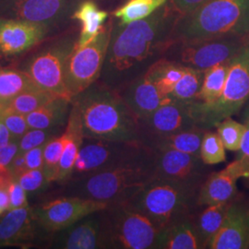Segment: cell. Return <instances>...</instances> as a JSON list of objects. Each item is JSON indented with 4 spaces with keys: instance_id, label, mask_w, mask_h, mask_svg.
I'll list each match as a JSON object with an SVG mask.
<instances>
[{
    "instance_id": "cell-1",
    "label": "cell",
    "mask_w": 249,
    "mask_h": 249,
    "mask_svg": "<svg viewBox=\"0 0 249 249\" xmlns=\"http://www.w3.org/2000/svg\"><path fill=\"white\" fill-rule=\"evenodd\" d=\"M180 14L167 1L148 18L120 24L113 18L107 58L100 79L112 89L141 76L173 45Z\"/></svg>"
},
{
    "instance_id": "cell-2",
    "label": "cell",
    "mask_w": 249,
    "mask_h": 249,
    "mask_svg": "<svg viewBox=\"0 0 249 249\" xmlns=\"http://www.w3.org/2000/svg\"><path fill=\"white\" fill-rule=\"evenodd\" d=\"M72 102L79 107L84 138L144 143L139 118L116 89L95 82Z\"/></svg>"
},
{
    "instance_id": "cell-3",
    "label": "cell",
    "mask_w": 249,
    "mask_h": 249,
    "mask_svg": "<svg viewBox=\"0 0 249 249\" xmlns=\"http://www.w3.org/2000/svg\"><path fill=\"white\" fill-rule=\"evenodd\" d=\"M249 36V0H204L180 15L172 41L187 43L223 36Z\"/></svg>"
},
{
    "instance_id": "cell-4",
    "label": "cell",
    "mask_w": 249,
    "mask_h": 249,
    "mask_svg": "<svg viewBox=\"0 0 249 249\" xmlns=\"http://www.w3.org/2000/svg\"><path fill=\"white\" fill-rule=\"evenodd\" d=\"M152 180L154 150L148 147L114 167L82 178L78 196L111 204L128 199Z\"/></svg>"
},
{
    "instance_id": "cell-5",
    "label": "cell",
    "mask_w": 249,
    "mask_h": 249,
    "mask_svg": "<svg viewBox=\"0 0 249 249\" xmlns=\"http://www.w3.org/2000/svg\"><path fill=\"white\" fill-rule=\"evenodd\" d=\"M79 34L80 29L71 24L49 36L18 69L26 72L39 88L72 102L65 85V70Z\"/></svg>"
},
{
    "instance_id": "cell-6",
    "label": "cell",
    "mask_w": 249,
    "mask_h": 249,
    "mask_svg": "<svg viewBox=\"0 0 249 249\" xmlns=\"http://www.w3.org/2000/svg\"><path fill=\"white\" fill-rule=\"evenodd\" d=\"M249 101V36L230 63L222 96L213 104L189 103L196 125L210 129L223 119L237 115Z\"/></svg>"
},
{
    "instance_id": "cell-7",
    "label": "cell",
    "mask_w": 249,
    "mask_h": 249,
    "mask_svg": "<svg viewBox=\"0 0 249 249\" xmlns=\"http://www.w3.org/2000/svg\"><path fill=\"white\" fill-rule=\"evenodd\" d=\"M103 223V248L156 249L160 229L128 201L111 203Z\"/></svg>"
},
{
    "instance_id": "cell-8",
    "label": "cell",
    "mask_w": 249,
    "mask_h": 249,
    "mask_svg": "<svg viewBox=\"0 0 249 249\" xmlns=\"http://www.w3.org/2000/svg\"><path fill=\"white\" fill-rule=\"evenodd\" d=\"M196 187L154 179L126 201L145 214L160 231L187 215Z\"/></svg>"
},
{
    "instance_id": "cell-9",
    "label": "cell",
    "mask_w": 249,
    "mask_h": 249,
    "mask_svg": "<svg viewBox=\"0 0 249 249\" xmlns=\"http://www.w3.org/2000/svg\"><path fill=\"white\" fill-rule=\"evenodd\" d=\"M113 27L110 18L103 31L87 45L75 46L65 70V85L71 100L100 79L107 58Z\"/></svg>"
},
{
    "instance_id": "cell-10",
    "label": "cell",
    "mask_w": 249,
    "mask_h": 249,
    "mask_svg": "<svg viewBox=\"0 0 249 249\" xmlns=\"http://www.w3.org/2000/svg\"><path fill=\"white\" fill-rule=\"evenodd\" d=\"M249 36H223L176 43L170 46L165 53L167 56L164 57L187 68L206 71L219 64L231 61L239 53Z\"/></svg>"
},
{
    "instance_id": "cell-11",
    "label": "cell",
    "mask_w": 249,
    "mask_h": 249,
    "mask_svg": "<svg viewBox=\"0 0 249 249\" xmlns=\"http://www.w3.org/2000/svg\"><path fill=\"white\" fill-rule=\"evenodd\" d=\"M83 1L1 0L0 17L25 19L49 27L54 33H59L71 25L72 16Z\"/></svg>"
},
{
    "instance_id": "cell-12",
    "label": "cell",
    "mask_w": 249,
    "mask_h": 249,
    "mask_svg": "<svg viewBox=\"0 0 249 249\" xmlns=\"http://www.w3.org/2000/svg\"><path fill=\"white\" fill-rule=\"evenodd\" d=\"M148 148L144 143L111 142L84 138L71 178H86L128 160Z\"/></svg>"
},
{
    "instance_id": "cell-13",
    "label": "cell",
    "mask_w": 249,
    "mask_h": 249,
    "mask_svg": "<svg viewBox=\"0 0 249 249\" xmlns=\"http://www.w3.org/2000/svg\"><path fill=\"white\" fill-rule=\"evenodd\" d=\"M109 203L79 196L46 202L35 211L40 227L49 232L64 231L91 214L107 210Z\"/></svg>"
},
{
    "instance_id": "cell-14",
    "label": "cell",
    "mask_w": 249,
    "mask_h": 249,
    "mask_svg": "<svg viewBox=\"0 0 249 249\" xmlns=\"http://www.w3.org/2000/svg\"><path fill=\"white\" fill-rule=\"evenodd\" d=\"M53 34L56 33L40 23L0 17V56L9 58L28 53Z\"/></svg>"
},
{
    "instance_id": "cell-15",
    "label": "cell",
    "mask_w": 249,
    "mask_h": 249,
    "mask_svg": "<svg viewBox=\"0 0 249 249\" xmlns=\"http://www.w3.org/2000/svg\"><path fill=\"white\" fill-rule=\"evenodd\" d=\"M154 150V179L197 187L206 165L199 156L169 149Z\"/></svg>"
},
{
    "instance_id": "cell-16",
    "label": "cell",
    "mask_w": 249,
    "mask_h": 249,
    "mask_svg": "<svg viewBox=\"0 0 249 249\" xmlns=\"http://www.w3.org/2000/svg\"><path fill=\"white\" fill-rule=\"evenodd\" d=\"M207 249H249V198L231 200L223 226Z\"/></svg>"
},
{
    "instance_id": "cell-17",
    "label": "cell",
    "mask_w": 249,
    "mask_h": 249,
    "mask_svg": "<svg viewBox=\"0 0 249 249\" xmlns=\"http://www.w3.org/2000/svg\"><path fill=\"white\" fill-rule=\"evenodd\" d=\"M142 131L151 134L153 141L196 126L189 103L171 100L150 116L140 120Z\"/></svg>"
},
{
    "instance_id": "cell-18",
    "label": "cell",
    "mask_w": 249,
    "mask_h": 249,
    "mask_svg": "<svg viewBox=\"0 0 249 249\" xmlns=\"http://www.w3.org/2000/svg\"><path fill=\"white\" fill-rule=\"evenodd\" d=\"M240 178H249V173L240 160L235 159L224 169L215 172L201 184L196 196L199 206L227 203L237 194V181Z\"/></svg>"
},
{
    "instance_id": "cell-19",
    "label": "cell",
    "mask_w": 249,
    "mask_h": 249,
    "mask_svg": "<svg viewBox=\"0 0 249 249\" xmlns=\"http://www.w3.org/2000/svg\"><path fill=\"white\" fill-rule=\"evenodd\" d=\"M120 95L139 120L150 116L172 100L160 93L146 73L125 84Z\"/></svg>"
},
{
    "instance_id": "cell-20",
    "label": "cell",
    "mask_w": 249,
    "mask_h": 249,
    "mask_svg": "<svg viewBox=\"0 0 249 249\" xmlns=\"http://www.w3.org/2000/svg\"><path fill=\"white\" fill-rule=\"evenodd\" d=\"M35 210L29 206L7 211L0 220V246H29L36 237Z\"/></svg>"
},
{
    "instance_id": "cell-21",
    "label": "cell",
    "mask_w": 249,
    "mask_h": 249,
    "mask_svg": "<svg viewBox=\"0 0 249 249\" xmlns=\"http://www.w3.org/2000/svg\"><path fill=\"white\" fill-rule=\"evenodd\" d=\"M95 213L64 230L58 248L66 249H95L103 248V223Z\"/></svg>"
},
{
    "instance_id": "cell-22",
    "label": "cell",
    "mask_w": 249,
    "mask_h": 249,
    "mask_svg": "<svg viewBox=\"0 0 249 249\" xmlns=\"http://www.w3.org/2000/svg\"><path fill=\"white\" fill-rule=\"evenodd\" d=\"M65 133L66 142L59 162L57 181H66L71 178L72 170L84 140L80 110L73 102Z\"/></svg>"
},
{
    "instance_id": "cell-23",
    "label": "cell",
    "mask_w": 249,
    "mask_h": 249,
    "mask_svg": "<svg viewBox=\"0 0 249 249\" xmlns=\"http://www.w3.org/2000/svg\"><path fill=\"white\" fill-rule=\"evenodd\" d=\"M157 249H202L195 223L184 216L161 230Z\"/></svg>"
},
{
    "instance_id": "cell-24",
    "label": "cell",
    "mask_w": 249,
    "mask_h": 249,
    "mask_svg": "<svg viewBox=\"0 0 249 249\" xmlns=\"http://www.w3.org/2000/svg\"><path fill=\"white\" fill-rule=\"evenodd\" d=\"M109 13L101 9L98 0H84L72 16L80 23V34L75 46H83L93 40L107 24Z\"/></svg>"
},
{
    "instance_id": "cell-25",
    "label": "cell",
    "mask_w": 249,
    "mask_h": 249,
    "mask_svg": "<svg viewBox=\"0 0 249 249\" xmlns=\"http://www.w3.org/2000/svg\"><path fill=\"white\" fill-rule=\"evenodd\" d=\"M207 129L198 125L153 141L152 149H169L199 156L202 139ZM200 157V156H199Z\"/></svg>"
},
{
    "instance_id": "cell-26",
    "label": "cell",
    "mask_w": 249,
    "mask_h": 249,
    "mask_svg": "<svg viewBox=\"0 0 249 249\" xmlns=\"http://www.w3.org/2000/svg\"><path fill=\"white\" fill-rule=\"evenodd\" d=\"M186 69L187 67L163 56L153 63L145 73L161 94L169 96Z\"/></svg>"
},
{
    "instance_id": "cell-27",
    "label": "cell",
    "mask_w": 249,
    "mask_h": 249,
    "mask_svg": "<svg viewBox=\"0 0 249 249\" xmlns=\"http://www.w3.org/2000/svg\"><path fill=\"white\" fill-rule=\"evenodd\" d=\"M38 88L36 82L19 69L0 68V110L27 89Z\"/></svg>"
},
{
    "instance_id": "cell-28",
    "label": "cell",
    "mask_w": 249,
    "mask_h": 249,
    "mask_svg": "<svg viewBox=\"0 0 249 249\" xmlns=\"http://www.w3.org/2000/svg\"><path fill=\"white\" fill-rule=\"evenodd\" d=\"M72 102L66 99L54 98L26 116L30 128L48 129L63 120Z\"/></svg>"
},
{
    "instance_id": "cell-29",
    "label": "cell",
    "mask_w": 249,
    "mask_h": 249,
    "mask_svg": "<svg viewBox=\"0 0 249 249\" xmlns=\"http://www.w3.org/2000/svg\"><path fill=\"white\" fill-rule=\"evenodd\" d=\"M230 204L231 201L227 203L206 206L204 211L197 216L195 225L203 249H207L209 243L220 231Z\"/></svg>"
},
{
    "instance_id": "cell-30",
    "label": "cell",
    "mask_w": 249,
    "mask_h": 249,
    "mask_svg": "<svg viewBox=\"0 0 249 249\" xmlns=\"http://www.w3.org/2000/svg\"><path fill=\"white\" fill-rule=\"evenodd\" d=\"M231 61L219 64L205 71L197 102L213 104L222 96Z\"/></svg>"
},
{
    "instance_id": "cell-31",
    "label": "cell",
    "mask_w": 249,
    "mask_h": 249,
    "mask_svg": "<svg viewBox=\"0 0 249 249\" xmlns=\"http://www.w3.org/2000/svg\"><path fill=\"white\" fill-rule=\"evenodd\" d=\"M168 0H126L113 12V18L120 24L148 18Z\"/></svg>"
},
{
    "instance_id": "cell-32",
    "label": "cell",
    "mask_w": 249,
    "mask_h": 249,
    "mask_svg": "<svg viewBox=\"0 0 249 249\" xmlns=\"http://www.w3.org/2000/svg\"><path fill=\"white\" fill-rule=\"evenodd\" d=\"M54 97L39 87L27 89L12 99L9 105L0 110V112H11L27 116Z\"/></svg>"
},
{
    "instance_id": "cell-33",
    "label": "cell",
    "mask_w": 249,
    "mask_h": 249,
    "mask_svg": "<svg viewBox=\"0 0 249 249\" xmlns=\"http://www.w3.org/2000/svg\"><path fill=\"white\" fill-rule=\"evenodd\" d=\"M205 71L187 68L182 78L170 93V97L182 103H192L197 99L202 85Z\"/></svg>"
},
{
    "instance_id": "cell-34",
    "label": "cell",
    "mask_w": 249,
    "mask_h": 249,
    "mask_svg": "<svg viewBox=\"0 0 249 249\" xmlns=\"http://www.w3.org/2000/svg\"><path fill=\"white\" fill-rule=\"evenodd\" d=\"M66 142V133L53 138L44 146V172L47 182L57 181L59 162L61 160L64 146Z\"/></svg>"
},
{
    "instance_id": "cell-35",
    "label": "cell",
    "mask_w": 249,
    "mask_h": 249,
    "mask_svg": "<svg viewBox=\"0 0 249 249\" xmlns=\"http://www.w3.org/2000/svg\"><path fill=\"white\" fill-rule=\"evenodd\" d=\"M225 148L217 132L207 129L205 132L201 147L200 159L206 165H215L226 160Z\"/></svg>"
},
{
    "instance_id": "cell-36",
    "label": "cell",
    "mask_w": 249,
    "mask_h": 249,
    "mask_svg": "<svg viewBox=\"0 0 249 249\" xmlns=\"http://www.w3.org/2000/svg\"><path fill=\"white\" fill-rule=\"evenodd\" d=\"M225 150L238 151L245 133L246 124L233 120L231 117L223 119L215 125Z\"/></svg>"
},
{
    "instance_id": "cell-37",
    "label": "cell",
    "mask_w": 249,
    "mask_h": 249,
    "mask_svg": "<svg viewBox=\"0 0 249 249\" xmlns=\"http://www.w3.org/2000/svg\"><path fill=\"white\" fill-rule=\"evenodd\" d=\"M0 120L6 124L13 140H19L30 128L27 123L26 116L11 113L0 112Z\"/></svg>"
},
{
    "instance_id": "cell-38",
    "label": "cell",
    "mask_w": 249,
    "mask_h": 249,
    "mask_svg": "<svg viewBox=\"0 0 249 249\" xmlns=\"http://www.w3.org/2000/svg\"><path fill=\"white\" fill-rule=\"evenodd\" d=\"M15 180L26 192H35L43 187L46 178L43 169H27Z\"/></svg>"
},
{
    "instance_id": "cell-39",
    "label": "cell",
    "mask_w": 249,
    "mask_h": 249,
    "mask_svg": "<svg viewBox=\"0 0 249 249\" xmlns=\"http://www.w3.org/2000/svg\"><path fill=\"white\" fill-rule=\"evenodd\" d=\"M48 134L47 129L29 128L19 139L18 150L24 152L36 147L45 145L48 139Z\"/></svg>"
},
{
    "instance_id": "cell-40",
    "label": "cell",
    "mask_w": 249,
    "mask_h": 249,
    "mask_svg": "<svg viewBox=\"0 0 249 249\" xmlns=\"http://www.w3.org/2000/svg\"><path fill=\"white\" fill-rule=\"evenodd\" d=\"M9 205V210H16L29 206L27 201V192L21 187L17 180L14 178L9 182L8 186Z\"/></svg>"
},
{
    "instance_id": "cell-41",
    "label": "cell",
    "mask_w": 249,
    "mask_h": 249,
    "mask_svg": "<svg viewBox=\"0 0 249 249\" xmlns=\"http://www.w3.org/2000/svg\"><path fill=\"white\" fill-rule=\"evenodd\" d=\"M18 151V143L12 140L10 142L0 147V171L1 172H10L9 167L17 155Z\"/></svg>"
},
{
    "instance_id": "cell-42",
    "label": "cell",
    "mask_w": 249,
    "mask_h": 249,
    "mask_svg": "<svg viewBox=\"0 0 249 249\" xmlns=\"http://www.w3.org/2000/svg\"><path fill=\"white\" fill-rule=\"evenodd\" d=\"M44 146L24 151L27 169L44 170Z\"/></svg>"
},
{
    "instance_id": "cell-43",
    "label": "cell",
    "mask_w": 249,
    "mask_h": 249,
    "mask_svg": "<svg viewBox=\"0 0 249 249\" xmlns=\"http://www.w3.org/2000/svg\"><path fill=\"white\" fill-rule=\"evenodd\" d=\"M244 123L246 124V129L236 159L240 160L241 163L249 173V119L245 120Z\"/></svg>"
},
{
    "instance_id": "cell-44",
    "label": "cell",
    "mask_w": 249,
    "mask_h": 249,
    "mask_svg": "<svg viewBox=\"0 0 249 249\" xmlns=\"http://www.w3.org/2000/svg\"><path fill=\"white\" fill-rule=\"evenodd\" d=\"M204 0H168L170 5L178 11L180 15L187 14L202 3Z\"/></svg>"
},
{
    "instance_id": "cell-45",
    "label": "cell",
    "mask_w": 249,
    "mask_h": 249,
    "mask_svg": "<svg viewBox=\"0 0 249 249\" xmlns=\"http://www.w3.org/2000/svg\"><path fill=\"white\" fill-rule=\"evenodd\" d=\"M9 170H10V173H11V175H12L14 179L18 178L21 173L26 171V160H25V157H24V152L18 151L17 155L14 157V159L10 164Z\"/></svg>"
},
{
    "instance_id": "cell-46",
    "label": "cell",
    "mask_w": 249,
    "mask_h": 249,
    "mask_svg": "<svg viewBox=\"0 0 249 249\" xmlns=\"http://www.w3.org/2000/svg\"><path fill=\"white\" fill-rule=\"evenodd\" d=\"M13 140L8 127L0 120V147L10 142Z\"/></svg>"
},
{
    "instance_id": "cell-47",
    "label": "cell",
    "mask_w": 249,
    "mask_h": 249,
    "mask_svg": "<svg viewBox=\"0 0 249 249\" xmlns=\"http://www.w3.org/2000/svg\"><path fill=\"white\" fill-rule=\"evenodd\" d=\"M246 106L247 107H245L244 113H243V119H244V121L247 120V119H249V101L247 103Z\"/></svg>"
},
{
    "instance_id": "cell-48",
    "label": "cell",
    "mask_w": 249,
    "mask_h": 249,
    "mask_svg": "<svg viewBox=\"0 0 249 249\" xmlns=\"http://www.w3.org/2000/svg\"><path fill=\"white\" fill-rule=\"evenodd\" d=\"M2 213H2V211H1V209H0V215Z\"/></svg>"
},
{
    "instance_id": "cell-49",
    "label": "cell",
    "mask_w": 249,
    "mask_h": 249,
    "mask_svg": "<svg viewBox=\"0 0 249 249\" xmlns=\"http://www.w3.org/2000/svg\"><path fill=\"white\" fill-rule=\"evenodd\" d=\"M0 1H1V0H0Z\"/></svg>"
}]
</instances>
